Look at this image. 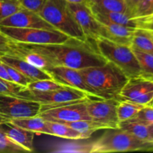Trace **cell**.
<instances>
[{
    "instance_id": "obj_1",
    "label": "cell",
    "mask_w": 153,
    "mask_h": 153,
    "mask_svg": "<svg viewBox=\"0 0 153 153\" xmlns=\"http://www.w3.org/2000/svg\"><path fill=\"white\" fill-rule=\"evenodd\" d=\"M16 43L25 49L43 55L52 66H64L81 70L103 65L108 61L90 41L70 38L64 43L54 44Z\"/></svg>"
},
{
    "instance_id": "obj_26",
    "label": "cell",
    "mask_w": 153,
    "mask_h": 153,
    "mask_svg": "<svg viewBox=\"0 0 153 153\" xmlns=\"http://www.w3.org/2000/svg\"><path fill=\"white\" fill-rule=\"evenodd\" d=\"M144 105L127 100H120L118 103L117 112L119 122H124L134 117Z\"/></svg>"
},
{
    "instance_id": "obj_7",
    "label": "cell",
    "mask_w": 153,
    "mask_h": 153,
    "mask_svg": "<svg viewBox=\"0 0 153 153\" xmlns=\"http://www.w3.org/2000/svg\"><path fill=\"white\" fill-rule=\"evenodd\" d=\"M0 31L18 43L30 44H54L67 41L70 37L59 31L34 28L0 26Z\"/></svg>"
},
{
    "instance_id": "obj_3",
    "label": "cell",
    "mask_w": 153,
    "mask_h": 153,
    "mask_svg": "<svg viewBox=\"0 0 153 153\" xmlns=\"http://www.w3.org/2000/svg\"><path fill=\"white\" fill-rule=\"evenodd\" d=\"M153 152V142L145 141L121 128H108L98 140L89 144L90 153Z\"/></svg>"
},
{
    "instance_id": "obj_5",
    "label": "cell",
    "mask_w": 153,
    "mask_h": 153,
    "mask_svg": "<svg viewBox=\"0 0 153 153\" xmlns=\"http://www.w3.org/2000/svg\"><path fill=\"white\" fill-rule=\"evenodd\" d=\"M91 43L102 56L115 64L128 79L141 76L138 61L130 46L114 43L102 37Z\"/></svg>"
},
{
    "instance_id": "obj_35",
    "label": "cell",
    "mask_w": 153,
    "mask_h": 153,
    "mask_svg": "<svg viewBox=\"0 0 153 153\" xmlns=\"http://www.w3.org/2000/svg\"><path fill=\"white\" fill-rule=\"evenodd\" d=\"M22 8L39 13L44 7L47 0H19Z\"/></svg>"
},
{
    "instance_id": "obj_12",
    "label": "cell",
    "mask_w": 153,
    "mask_h": 153,
    "mask_svg": "<svg viewBox=\"0 0 153 153\" xmlns=\"http://www.w3.org/2000/svg\"><path fill=\"white\" fill-rule=\"evenodd\" d=\"M67 4L88 41L92 42L102 37V24L94 17L91 9L87 4L68 2Z\"/></svg>"
},
{
    "instance_id": "obj_43",
    "label": "cell",
    "mask_w": 153,
    "mask_h": 153,
    "mask_svg": "<svg viewBox=\"0 0 153 153\" xmlns=\"http://www.w3.org/2000/svg\"><path fill=\"white\" fill-rule=\"evenodd\" d=\"M150 106H152V107H153V100H152V103H151V105H150Z\"/></svg>"
},
{
    "instance_id": "obj_27",
    "label": "cell",
    "mask_w": 153,
    "mask_h": 153,
    "mask_svg": "<svg viewBox=\"0 0 153 153\" xmlns=\"http://www.w3.org/2000/svg\"><path fill=\"white\" fill-rule=\"evenodd\" d=\"M87 5L108 11L128 13L125 0H88Z\"/></svg>"
},
{
    "instance_id": "obj_16",
    "label": "cell",
    "mask_w": 153,
    "mask_h": 153,
    "mask_svg": "<svg viewBox=\"0 0 153 153\" xmlns=\"http://www.w3.org/2000/svg\"><path fill=\"white\" fill-rule=\"evenodd\" d=\"M136 28L115 23L102 24V38L126 46L131 45V40Z\"/></svg>"
},
{
    "instance_id": "obj_36",
    "label": "cell",
    "mask_w": 153,
    "mask_h": 153,
    "mask_svg": "<svg viewBox=\"0 0 153 153\" xmlns=\"http://www.w3.org/2000/svg\"><path fill=\"white\" fill-rule=\"evenodd\" d=\"M135 22L136 28L153 31V13L133 18Z\"/></svg>"
},
{
    "instance_id": "obj_25",
    "label": "cell",
    "mask_w": 153,
    "mask_h": 153,
    "mask_svg": "<svg viewBox=\"0 0 153 153\" xmlns=\"http://www.w3.org/2000/svg\"><path fill=\"white\" fill-rule=\"evenodd\" d=\"M131 47L138 61L141 76L153 80V54Z\"/></svg>"
},
{
    "instance_id": "obj_21",
    "label": "cell",
    "mask_w": 153,
    "mask_h": 153,
    "mask_svg": "<svg viewBox=\"0 0 153 153\" xmlns=\"http://www.w3.org/2000/svg\"><path fill=\"white\" fill-rule=\"evenodd\" d=\"M46 121V127H47V134H49V135L56 136L58 137L70 139V140L85 139L81 133L76 131L73 128H70V126L63 123Z\"/></svg>"
},
{
    "instance_id": "obj_37",
    "label": "cell",
    "mask_w": 153,
    "mask_h": 153,
    "mask_svg": "<svg viewBox=\"0 0 153 153\" xmlns=\"http://www.w3.org/2000/svg\"><path fill=\"white\" fill-rule=\"evenodd\" d=\"M13 40L0 31V55H9L11 52Z\"/></svg>"
},
{
    "instance_id": "obj_23",
    "label": "cell",
    "mask_w": 153,
    "mask_h": 153,
    "mask_svg": "<svg viewBox=\"0 0 153 153\" xmlns=\"http://www.w3.org/2000/svg\"><path fill=\"white\" fill-rule=\"evenodd\" d=\"M63 123L79 131L83 135L85 139L89 138L95 131L101 129H106L104 126L92 120H83L73 121V122H66Z\"/></svg>"
},
{
    "instance_id": "obj_14",
    "label": "cell",
    "mask_w": 153,
    "mask_h": 153,
    "mask_svg": "<svg viewBox=\"0 0 153 153\" xmlns=\"http://www.w3.org/2000/svg\"><path fill=\"white\" fill-rule=\"evenodd\" d=\"M48 73L52 79L64 86L76 88L88 94L90 97H94V94L85 84L79 70L64 66H53Z\"/></svg>"
},
{
    "instance_id": "obj_24",
    "label": "cell",
    "mask_w": 153,
    "mask_h": 153,
    "mask_svg": "<svg viewBox=\"0 0 153 153\" xmlns=\"http://www.w3.org/2000/svg\"><path fill=\"white\" fill-rule=\"evenodd\" d=\"M119 128L125 130L137 138L145 141L152 142L148 126L140 123L127 120L120 123Z\"/></svg>"
},
{
    "instance_id": "obj_19",
    "label": "cell",
    "mask_w": 153,
    "mask_h": 153,
    "mask_svg": "<svg viewBox=\"0 0 153 153\" xmlns=\"http://www.w3.org/2000/svg\"><path fill=\"white\" fill-rule=\"evenodd\" d=\"M9 55L18 57V58L25 61L26 62L29 63V64L46 72L51 67H53L43 55L36 52H33V51L28 50V49L22 47L16 41H13V45H12L11 52Z\"/></svg>"
},
{
    "instance_id": "obj_11",
    "label": "cell",
    "mask_w": 153,
    "mask_h": 153,
    "mask_svg": "<svg viewBox=\"0 0 153 153\" xmlns=\"http://www.w3.org/2000/svg\"><path fill=\"white\" fill-rule=\"evenodd\" d=\"M87 100L75 102L58 107L52 108L40 111L38 115L45 120L60 123L91 120L87 110Z\"/></svg>"
},
{
    "instance_id": "obj_22",
    "label": "cell",
    "mask_w": 153,
    "mask_h": 153,
    "mask_svg": "<svg viewBox=\"0 0 153 153\" xmlns=\"http://www.w3.org/2000/svg\"><path fill=\"white\" fill-rule=\"evenodd\" d=\"M131 46L153 54V34L148 30L136 28Z\"/></svg>"
},
{
    "instance_id": "obj_32",
    "label": "cell",
    "mask_w": 153,
    "mask_h": 153,
    "mask_svg": "<svg viewBox=\"0 0 153 153\" xmlns=\"http://www.w3.org/2000/svg\"><path fill=\"white\" fill-rule=\"evenodd\" d=\"M2 62V61H1ZM3 63V62H2ZM4 64V63H3ZM5 66V68L7 70V73H8L9 76H10V79H11L12 82L15 84H17V85H20V86L25 87L27 88V86L28 85V84L31 82L28 78H27L26 76H24L23 74L20 73L19 71H18L17 70H16L13 67H10V66L7 65V64H4Z\"/></svg>"
},
{
    "instance_id": "obj_15",
    "label": "cell",
    "mask_w": 153,
    "mask_h": 153,
    "mask_svg": "<svg viewBox=\"0 0 153 153\" xmlns=\"http://www.w3.org/2000/svg\"><path fill=\"white\" fill-rule=\"evenodd\" d=\"M0 60L4 64L13 67L26 76L31 82L42 79H52L48 72L41 70L24 60L12 55H0Z\"/></svg>"
},
{
    "instance_id": "obj_28",
    "label": "cell",
    "mask_w": 153,
    "mask_h": 153,
    "mask_svg": "<svg viewBox=\"0 0 153 153\" xmlns=\"http://www.w3.org/2000/svg\"><path fill=\"white\" fill-rule=\"evenodd\" d=\"M28 151L18 144L0 129V153H27Z\"/></svg>"
},
{
    "instance_id": "obj_10",
    "label": "cell",
    "mask_w": 153,
    "mask_h": 153,
    "mask_svg": "<svg viewBox=\"0 0 153 153\" xmlns=\"http://www.w3.org/2000/svg\"><path fill=\"white\" fill-rule=\"evenodd\" d=\"M119 100L150 105L153 100V80L141 76L129 78L120 94Z\"/></svg>"
},
{
    "instance_id": "obj_20",
    "label": "cell",
    "mask_w": 153,
    "mask_h": 153,
    "mask_svg": "<svg viewBox=\"0 0 153 153\" xmlns=\"http://www.w3.org/2000/svg\"><path fill=\"white\" fill-rule=\"evenodd\" d=\"M10 122L20 128L32 131L37 134H47L46 121L39 115L30 117L11 119L10 120Z\"/></svg>"
},
{
    "instance_id": "obj_34",
    "label": "cell",
    "mask_w": 153,
    "mask_h": 153,
    "mask_svg": "<svg viewBox=\"0 0 153 153\" xmlns=\"http://www.w3.org/2000/svg\"><path fill=\"white\" fill-rule=\"evenodd\" d=\"M153 13V0H141L133 13L132 18Z\"/></svg>"
},
{
    "instance_id": "obj_41",
    "label": "cell",
    "mask_w": 153,
    "mask_h": 153,
    "mask_svg": "<svg viewBox=\"0 0 153 153\" xmlns=\"http://www.w3.org/2000/svg\"><path fill=\"white\" fill-rule=\"evenodd\" d=\"M148 126H149V133H150L151 139H152V141L153 142V125Z\"/></svg>"
},
{
    "instance_id": "obj_33",
    "label": "cell",
    "mask_w": 153,
    "mask_h": 153,
    "mask_svg": "<svg viewBox=\"0 0 153 153\" xmlns=\"http://www.w3.org/2000/svg\"><path fill=\"white\" fill-rule=\"evenodd\" d=\"M23 88H25V87L20 86L13 82H7L0 78V94H7L17 97Z\"/></svg>"
},
{
    "instance_id": "obj_29",
    "label": "cell",
    "mask_w": 153,
    "mask_h": 153,
    "mask_svg": "<svg viewBox=\"0 0 153 153\" xmlns=\"http://www.w3.org/2000/svg\"><path fill=\"white\" fill-rule=\"evenodd\" d=\"M63 87H64V85L58 83L53 79H42L31 82L27 86V88L39 91H48L59 89Z\"/></svg>"
},
{
    "instance_id": "obj_40",
    "label": "cell",
    "mask_w": 153,
    "mask_h": 153,
    "mask_svg": "<svg viewBox=\"0 0 153 153\" xmlns=\"http://www.w3.org/2000/svg\"><path fill=\"white\" fill-rule=\"evenodd\" d=\"M68 3H75V4H87L88 0H65Z\"/></svg>"
},
{
    "instance_id": "obj_18",
    "label": "cell",
    "mask_w": 153,
    "mask_h": 153,
    "mask_svg": "<svg viewBox=\"0 0 153 153\" xmlns=\"http://www.w3.org/2000/svg\"><path fill=\"white\" fill-rule=\"evenodd\" d=\"M89 7L94 17L101 23H115L136 28V24L134 19L131 18L127 13L108 11V10H101V9L96 8L94 7Z\"/></svg>"
},
{
    "instance_id": "obj_30",
    "label": "cell",
    "mask_w": 153,
    "mask_h": 153,
    "mask_svg": "<svg viewBox=\"0 0 153 153\" xmlns=\"http://www.w3.org/2000/svg\"><path fill=\"white\" fill-rule=\"evenodd\" d=\"M22 8L19 0H0V21Z\"/></svg>"
},
{
    "instance_id": "obj_38",
    "label": "cell",
    "mask_w": 153,
    "mask_h": 153,
    "mask_svg": "<svg viewBox=\"0 0 153 153\" xmlns=\"http://www.w3.org/2000/svg\"><path fill=\"white\" fill-rule=\"evenodd\" d=\"M141 0H125L126 4L127 6V10H128V14L132 18L133 13H134V10L138 5L139 3L140 2Z\"/></svg>"
},
{
    "instance_id": "obj_2",
    "label": "cell",
    "mask_w": 153,
    "mask_h": 153,
    "mask_svg": "<svg viewBox=\"0 0 153 153\" xmlns=\"http://www.w3.org/2000/svg\"><path fill=\"white\" fill-rule=\"evenodd\" d=\"M79 71L96 98L120 101V94L128 78L115 64L107 61L103 65L87 67Z\"/></svg>"
},
{
    "instance_id": "obj_42",
    "label": "cell",
    "mask_w": 153,
    "mask_h": 153,
    "mask_svg": "<svg viewBox=\"0 0 153 153\" xmlns=\"http://www.w3.org/2000/svg\"><path fill=\"white\" fill-rule=\"evenodd\" d=\"M8 121H10V120L6 119V118L0 116V124L4 123H5V122H8Z\"/></svg>"
},
{
    "instance_id": "obj_44",
    "label": "cell",
    "mask_w": 153,
    "mask_h": 153,
    "mask_svg": "<svg viewBox=\"0 0 153 153\" xmlns=\"http://www.w3.org/2000/svg\"><path fill=\"white\" fill-rule=\"evenodd\" d=\"M150 31V32H151V33H152V34H153V31Z\"/></svg>"
},
{
    "instance_id": "obj_8",
    "label": "cell",
    "mask_w": 153,
    "mask_h": 153,
    "mask_svg": "<svg viewBox=\"0 0 153 153\" xmlns=\"http://www.w3.org/2000/svg\"><path fill=\"white\" fill-rule=\"evenodd\" d=\"M40 110L41 105L37 102L16 96L0 94V116L6 119L37 116Z\"/></svg>"
},
{
    "instance_id": "obj_13",
    "label": "cell",
    "mask_w": 153,
    "mask_h": 153,
    "mask_svg": "<svg viewBox=\"0 0 153 153\" xmlns=\"http://www.w3.org/2000/svg\"><path fill=\"white\" fill-rule=\"evenodd\" d=\"M0 26L13 28H34L58 31L40 16L38 13L21 8L8 17L0 21Z\"/></svg>"
},
{
    "instance_id": "obj_4",
    "label": "cell",
    "mask_w": 153,
    "mask_h": 153,
    "mask_svg": "<svg viewBox=\"0 0 153 153\" xmlns=\"http://www.w3.org/2000/svg\"><path fill=\"white\" fill-rule=\"evenodd\" d=\"M38 13L55 29L70 38L88 41L65 0H47L44 7Z\"/></svg>"
},
{
    "instance_id": "obj_17",
    "label": "cell",
    "mask_w": 153,
    "mask_h": 153,
    "mask_svg": "<svg viewBox=\"0 0 153 153\" xmlns=\"http://www.w3.org/2000/svg\"><path fill=\"white\" fill-rule=\"evenodd\" d=\"M0 129L8 137L23 148L31 152L34 150V137L35 133L14 125L10 121L0 124Z\"/></svg>"
},
{
    "instance_id": "obj_9",
    "label": "cell",
    "mask_w": 153,
    "mask_h": 153,
    "mask_svg": "<svg viewBox=\"0 0 153 153\" xmlns=\"http://www.w3.org/2000/svg\"><path fill=\"white\" fill-rule=\"evenodd\" d=\"M119 100L114 99H88L86 101L87 110L91 120L108 128H119L117 108Z\"/></svg>"
},
{
    "instance_id": "obj_39",
    "label": "cell",
    "mask_w": 153,
    "mask_h": 153,
    "mask_svg": "<svg viewBox=\"0 0 153 153\" xmlns=\"http://www.w3.org/2000/svg\"><path fill=\"white\" fill-rule=\"evenodd\" d=\"M0 78L4 79V80L7 81V82H12L11 79H10V76L8 75V73H7V70H6L5 66L1 62V60H0Z\"/></svg>"
},
{
    "instance_id": "obj_31",
    "label": "cell",
    "mask_w": 153,
    "mask_h": 153,
    "mask_svg": "<svg viewBox=\"0 0 153 153\" xmlns=\"http://www.w3.org/2000/svg\"><path fill=\"white\" fill-rule=\"evenodd\" d=\"M128 120L140 123L146 126L153 125V107L150 105L144 106L134 117Z\"/></svg>"
},
{
    "instance_id": "obj_6",
    "label": "cell",
    "mask_w": 153,
    "mask_h": 153,
    "mask_svg": "<svg viewBox=\"0 0 153 153\" xmlns=\"http://www.w3.org/2000/svg\"><path fill=\"white\" fill-rule=\"evenodd\" d=\"M17 97L39 102L41 105L40 111L91 98L83 91L67 86L48 91H39L25 88L19 92Z\"/></svg>"
}]
</instances>
